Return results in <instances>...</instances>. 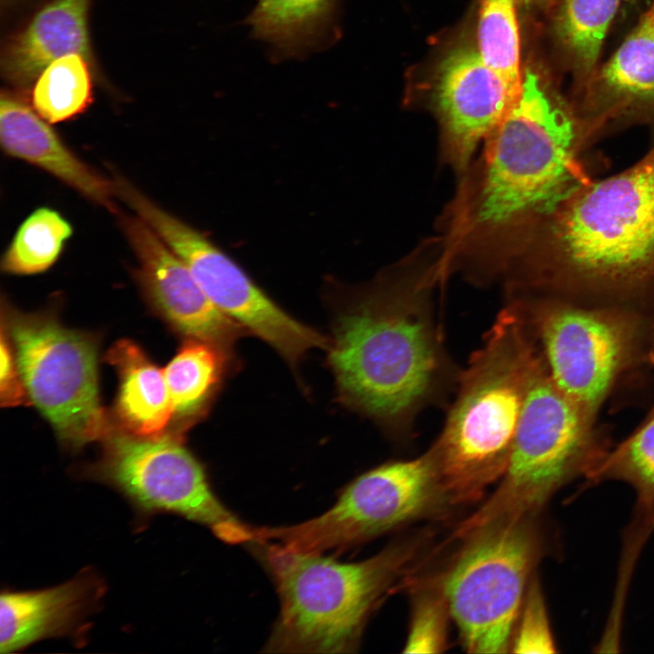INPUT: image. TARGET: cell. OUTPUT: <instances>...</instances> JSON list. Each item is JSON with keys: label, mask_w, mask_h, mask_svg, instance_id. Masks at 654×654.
<instances>
[{"label": "cell", "mask_w": 654, "mask_h": 654, "mask_svg": "<svg viewBox=\"0 0 654 654\" xmlns=\"http://www.w3.org/2000/svg\"><path fill=\"white\" fill-rule=\"evenodd\" d=\"M484 143L452 231L456 250L477 267L479 280L505 273L542 222L593 179L586 155L591 144L572 108L530 69Z\"/></svg>", "instance_id": "6da1fadb"}, {"label": "cell", "mask_w": 654, "mask_h": 654, "mask_svg": "<svg viewBox=\"0 0 654 654\" xmlns=\"http://www.w3.org/2000/svg\"><path fill=\"white\" fill-rule=\"evenodd\" d=\"M510 281L520 293L654 321V144L568 195L519 255Z\"/></svg>", "instance_id": "7a4b0ae2"}, {"label": "cell", "mask_w": 654, "mask_h": 654, "mask_svg": "<svg viewBox=\"0 0 654 654\" xmlns=\"http://www.w3.org/2000/svg\"><path fill=\"white\" fill-rule=\"evenodd\" d=\"M443 274L441 262L387 270L342 312L328 348L342 400L400 439L455 391L461 372L433 302Z\"/></svg>", "instance_id": "3957f363"}, {"label": "cell", "mask_w": 654, "mask_h": 654, "mask_svg": "<svg viewBox=\"0 0 654 654\" xmlns=\"http://www.w3.org/2000/svg\"><path fill=\"white\" fill-rule=\"evenodd\" d=\"M540 358L521 314L508 302L461 371L443 427L430 448L450 504L480 499L504 475Z\"/></svg>", "instance_id": "277c9868"}, {"label": "cell", "mask_w": 654, "mask_h": 654, "mask_svg": "<svg viewBox=\"0 0 654 654\" xmlns=\"http://www.w3.org/2000/svg\"><path fill=\"white\" fill-rule=\"evenodd\" d=\"M279 595L281 609L263 652L349 653L363 628L415 553L396 544L357 562L256 542Z\"/></svg>", "instance_id": "5b68a950"}, {"label": "cell", "mask_w": 654, "mask_h": 654, "mask_svg": "<svg viewBox=\"0 0 654 654\" xmlns=\"http://www.w3.org/2000/svg\"><path fill=\"white\" fill-rule=\"evenodd\" d=\"M557 388L590 421L618 379L654 355V321L560 299L510 295Z\"/></svg>", "instance_id": "8992f818"}, {"label": "cell", "mask_w": 654, "mask_h": 654, "mask_svg": "<svg viewBox=\"0 0 654 654\" xmlns=\"http://www.w3.org/2000/svg\"><path fill=\"white\" fill-rule=\"evenodd\" d=\"M592 424L557 388L540 354L500 483L455 535L464 537L498 520L530 518L574 477L588 476L606 452L596 445Z\"/></svg>", "instance_id": "52a82bcc"}, {"label": "cell", "mask_w": 654, "mask_h": 654, "mask_svg": "<svg viewBox=\"0 0 654 654\" xmlns=\"http://www.w3.org/2000/svg\"><path fill=\"white\" fill-rule=\"evenodd\" d=\"M530 520H498L465 536V546L441 581V592L468 652L510 649L540 553Z\"/></svg>", "instance_id": "ba28073f"}, {"label": "cell", "mask_w": 654, "mask_h": 654, "mask_svg": "<svg viewBox=\"0 0 654 654\" xmlns=\"http://www.w3.org/2000/svg\"><path fill=\"white\" fill-rule=\"evenodd\" d=\"M447 502L429 449L419 457L388 461L361 474L317 517L292 525L255 527V542H277L312 554L343 550L427 516Z\"/></svg>", "instance_id": "9c48e42d"}, {"label": "cell", "mask_w": 654, "mask_h": 654, "mask_svg": "<svg viewBox=\"0 0 654 654\" xmlns=\"http://www.w3.org/2000/svg\"><path fill=\"white\" fill-rule=\"evenodd\" d=\"M118 198L144 220L186 264L211 302L225 315L294 364L312 349L329 348L324 336L285 312L205 235L167 212L124 177Z\"/></svg>", "instance_id": "30bf717a"}, {"label": "cell", "mask_w": 654, "mask_h": 654, "mask_svg": "<svg viewBox=\"0 0 654 654\" xmlns=\"http://www.w3.org/2000/svg\"><path fill=\"white\" fill-rule=\"evenodd\" d=\"M7 331L28 397L59 438L81 447L111 436L94 340L44 315H14Z\"/></svg>", "instance_id": "8fae6325"}, {"label": "cell", "mask_w": 654, "mask_h": 654, "mask_svg": "<svg viewBox=\"0 0 654 654\" xmlns=\"http://www.w3.org/2000/svg\"><path fill=\"white\" fill-rule=\"evenodd\" d=\"M96 476L139 510L172 512L200 523L227 544L255 541V527L241 520L213 492L194 456L172 436L111 435Z\"/></svg>", "instance_id": "7c38bea8"}, {"label": "cell", "mask_w": 654, "mask_h": 654, "mask_svg": "<svg viewBox=\"0 0 654 654\" xmlns=\"http://www.w3.org/2000/svg\"><path fill=\"white\" fill-rule=\"evenodd\" d=\"M519 95L478 52L465 47L451 52L440 64L433 94L447 160L459 170L466 168Z\"/></svg>", "instance_id": "4fadbf2b"}, {"label": "cell", "mask_w": 654, "mask_h": 654, "mask_svg": "<svg viewBox=\"0 0 654 654\" xmlns=\"http://www.w3.org/2000/svg\"><path fill=\"white\" fill-rule=\"evenodd\" d=\"M118 218L138 262L136 277L152 303L191 339L229 345L241 326L211 302L186 264L144 220L136 214Z\"/></svg>", "instance_id": "5bb4252c"}, {"label": "cell", "mask_w": 654, "mask_h": 654, "mask_svg": "<svg viewBox=\"0 0 654 654\" xmlns=\"http://www.w3.org/2000/svg\"><path fill=\"white\" fill-rule=\"evenodd\" d=\"M585 83L572 110L591 145L619 128L654 125V0L611 57Z\"/></svg>", "instance_id": "9a60e30c"}, {"label": "cell", "mask_w": 654, "mask_h": 654, "mask_svg": "<svg viewBox=\"0 0 654 654\" xmlns=\"http://www.w3.org/2000/svg\"><path fill=\"white\" fill-rule=\"evenodd\" d=\"M0 142L7 155L42 169L89 201L117 213L114 180L82 160L48 122L7 94L0 101Z\"/></svg>", "instance_id": "2e32d148"}, {"label": "cell", "mask_w": 654, "mask_h": 654, "mask_svg": "<svg viewBox=\"0 0 654 654\" xmlns=\"http://www.w3.org/2000/svg\"><path fill=\"white\" fill-rule=\"evenodd\" d=\"M88 571L59 586L5 591L0 598V651L11 653L40 639L64 636L82 625L104 591Z\"/></svg>", "instance_id": "e0dca14e"}, {"label": "cell", "mask_w": 654, "mask_h": 654, "mask_svg": "<svg viewBox=\"0 0 654 654\" xmlns=\"http://www.w3.org/2000/svg\"><path fill=\"white\" fill-rule=\"evenodd\" d=\"M91 0H53L8 44L3 72L9 82L26 86L55 59L79 54L92 61L88 34Z\"/></svg>", "instance_id": "ac0fdd59"}, {"label": "cell", "mask_w": 654, "mask_h": 654, "mask_svg": "<svg viewBox=\"0 0 654 654\" xmlns=\"http://www.w3.org/2000/svg\"><path fill=\"white\" fill-rule=\"evenodd\" d=\"M342 2L255 0L247 25L276 61L304 58L339 36Z\"/></svg>", "instance_id": "d6986e66"}, {"label": "cell", "mask_w": 654, "mask_h": 654, "mask_svg": "<svg viewBox=\"0 0 654 654\" xmlns=\"http://www.w3.org/2000/svg\"><path fill=\"white\" fill-rule=\"evenodd\" d=\"M106 357L118 372L115 409L125 432L145 438L161 435L173 416L164 371L129 340L116 342Z\"/></svg>", "instance_id": "ffe728a7"}, {"label": "cell", "mask_w": 654, "mask_h": 654, "mask_svg": "<svg viewBox=\"0 0 654 654\" xmlns=\"http://www.w3.org/2000/svg\"><path fill=\"white\" fill-rule=\"evenodd\" d=\"M90 61L68 54L49 64L37 76L32 90L34 110L49 124L73 119L93 102Z\"/></svg>", "instance_id": "44dd1931"}, {"label": "cell", "mask_w": 654, "mask_h": 654, "mask_svg": "<svg viewBox=\"0 0 654 654\" xmlns=\"http://www.w3.org/2000/svg\"><path fill=\"white\" fill-rule=\"evenodd\" d=\"M219 349L211 342L191 339L163 370L173 416L186 419L204 406L222 374Z\"/></svg>", "instance_id": "7402d4cb"}, {"label": "cell", "mask_w": 654, "mask_h": 654, "mask_svg": "<svg viewBox=\"0 0 654 654\" xmlns=\"http://www.w3.org/2000/svg\"><path fill=\"white\" fill-rule=\"evenodd\" d=\"M73 234L71 223L56 210H35L18 227L1 259L4 272L29 275L45 272L59 259Z\"/></svg>", "instance_id": "603a6c76"}, {"label": "cell", "mask_w": 654, "mask_h": 654, "mask_svg": "<svg viewBox=\"0 0 654 654\" xmlns=\"http://www.w3.org/2000/svg\"><path fill=\"white\" fill-rule=\"evenodd\" d=\"M620 0H564L557 31L576 74L585 81L596 64Z\"/></svg>", "instance_id": "cb8c5ba5"}, {"label": "cell", "mask_w": 654, "mask_h": 654, "mask_svg": "<svg viewBox=\"0 0 654 654\" xmlns=\"http://www.w3.org/2000/svg\"><path fill=\"white\" fill-rule=\"evenodd\" d=\"M478 46L484 63L519 95L523 76L515 0H481Z\"/></svg>", "instance_id": "d4e9b609"}, {"label": "cell", "mask_w": 654, "mask_h": 654, "mask_svg": "<svg viewBox=\"0 0 654 654\" xmlns=\"http://www.w3.org/2000/svg\"><path fill=\"white\" fill-rule=\"evenodd\" d=\"M588 477L630 484L640 504L654 512V416L615 450L606 451Z\"/></svg>", "instance_id": "484cf974"}, {"label": "cell", "mask_w": 654, "mask_h": 654, "mask_svg": "<svg viewBox=\"0 0 654 654\" xmlns=\"http://www.w3.org/2000/svg\"><path fill=\"white\" fill-rule=\"evenodd\" d=\"M450 612L441 592L420 593L414 602L405 653H440L447 647Z\"/></svg>", "instance_id": "4316f807"}, {"label": "cell", "mask_w": 654, "mask_h": 654, "mask_svg": "<svg viewBox=\"0 0 654 654\" xmlns=\"http://www.w3.org/2000/svg\"><path fill=\"white\" fill-rule=\"evenodd\" d=\"M510 649L513 653L556 652L546 606L537 581L529 584L516 622Z\"/></svg>", "instance_id": "83f0119b"}, {"label": "cell", "mask_w": 654, "mask_h": 654, "mask_svg": "<svg viewBox=\"0 0 654 654\" xmlns=\"http://www.w3.org/2000/svg\"><path fill=\"white\" fill-rule=\"evenodd\" d=\"M9 333L1 325L0 400L2 407H15L28 403V394L13 352Z\"/></svg>", "instance_id": "f1b7e54d"}, {"label": "cell", "mask_w": 654, "mask_h": 654, "mask_svg": "<svg viewBox=\"0 0 654 654\" xmlns=\"http://www.w3.org/2000/svg\"><path fill=\"white\" fill-rule=\"evenodd\" d=\"M653 416H654V406H653V408L651 409V411H649V413L648 414V416H647L646 419L651 418V417H653Z\"/></svg>", "instance_id": "f546056e"}]
</instances>
